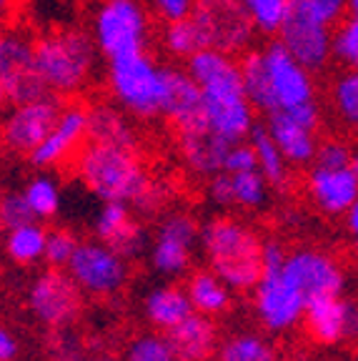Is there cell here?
<instances>
[{"instance_id": "obj_1", "label": "cell", "mask_w": 358, "mask_h": 361, "mask_svg": "<svg viewBox=\"0 0 358 361\" xmlns=\"http://www.w3.org/2000/svg\"><path fill=\"white\" fill-rule=\"evenodd\" d=\"M75 176L101 203H128L140 214H158L171 196L161 180H153L138 151L130 148L88 141L75 156Z\"/></svg>"}, {"instance_id": "obj_2", "label": "cell", "mask_w": 358, "mask_h": 361, "mask_svg": "<svg viewBox=\"0 0 358 361\" xmlns=\"http://www.w3.org/2000/svg\"><path fill=\"white\" fill-rule=\"evenodd\" d=\"M203 259L233 291H251L264 276V238L235 216H211L201 224Z\"/></svg>"}, {"instance_id": "obj_3", "label": "cell", "mask_w": 358, "mask_h": 361, "mask_svg": "<svg viewBox=\"0 0 358 361\" xmlns=\"http://www.w3.org/2000/svg\"><path fill=\"white\" fill-rule=\"evenodd\" d=\"M98 45L90 30L56 28L35 40V68L51 96H75L88 88L98 68Z\"/></svg>"}, {"instance_id": "obj_4", "label": "cell", "mask_w": 358, "mask_h": 361, "mask_svg": "<svg viewBox=\"0 0 358 361\" xmlns=\"http://www.w3.org/2000/svg\"><path fill=\"white\" fill-rule=\"evenodd\" d=\"M168 66L153 61L148 51L108 61L106 83L113 103L133 121H153L163 116Z\"/></svg>"}, {"instance_id": "obj_5", "label": "cell", "mask_w": 358, "mask_h": 361, "mask_svg": "<svg viewBox=\"0 0 358 361\" xmlns=\"http://www.w3.org/2000/svg\"><path fill=\"white\" fill-rule=\"evenodd\" d=\"M146 0H98L90 13V35L108 61L148 51L153 33Z\"/></svg>"}, {"instance_id": "obj_6", "label": "cell", "mask_w": 358, "mask_h": 361, "mask_svg": "<svg viewBox=\"0 0 358 361\" xmlns=\"http://www.w3.org/2000/svg\"><path fill=\"white\" fill-rule=\"evenodd\" d=\"M201 241V224L188 211H168L158 221L148 246V264L158 276L180 279L193 271V254Z\"/></svg>"}, {"instance_id": "obj_7", "label": "cell", "mask_w": 358, "mask_h": 361, "mask_svg": "<svg viewBox=\"0 0 358 361\" xmlns=\"http://www.w3.org/2000/svg\"><path fill=\"white\" fill-rule=\"evenodd\" d=\"M66 271L83 293L95 299H111L128 286L130 261H125L108 243L93 238V241H80Z\"/></svg>"}, {"instance_id": "obj_8", "label": "cell", "mask_w": 358, "mask_h": 361, "mask_svg": "<svg viewBox=\"0 0 358 361\" xmlns=\"http://www.w3.org/2000/svg\"><path fill=\"white\" fill-rule=\"evenodd\" d=\"M190 18L196 20L206 48L241 56L251 51L256 40V28L241 0H196Z\"/></svg>"}, {"instance_id": "obj_9", "label": "cell", "mask_w": 358, "mask_h": 361, "mask_svg": "<svg viewBox=\"0 0 358 361\" xmlns=\"http://www.w3.org/2000/svg\"><path fill=\"white\" fill-rule=\"evenodd\" d=\"M278 43L306 71H323L331 53V25L321 20L311 0H291L288 16L278 30Z\"/></svg>"}, {"instance_id": "obj_10", "label": "cell", "mask_w": 358, "mask_h": 361, "mask_svg": "<svg viewBox=\"0 0 358 361\" xmlns=\"http://www.w3.org/2000/svg\"><path fill=\"white\" fill-rule=\"evenodd\" d=\"M25 301L30 314L43 326L58 331V329H70V324L78 319L83 309V291L68 276L66 269H48L30 281Z\"/></svg>"}, {"instance_id": "obj_11", "label": "cell", "mask_w": 358, "mask_h": 361, "mask_svg": "<svg viewBox=\"0 0 358 361\" xmlns=\"http://www.w3.org/2000/svg\"><path fill=\"white\" fill-rule=\"evenodd\" d=\"M258 324L271 334H288L303 322L306 301L285 279L283 269H266L261 281L251 288Z\"/></svg>"}, {"instance_id": "obj_12", "label": "cell", "mask_w": 358, "mask_h": 361, "mask_svg": "<svg viewBox=\"0 0 358 361\" xmlns=\"http://www.w3.org/2000/svg\"><path fill=\"white\" fill-rule=\"evenodd\" d=\"M0 85L13 106L51 96L35 68V40L28 35L3 33L0 38Z\"/></svg>"}, {"instance_id": "obj_13", "label": "cell", "mask_w": 358, "mask_h": 361, "mask_svg": "<svg viewBox=\"0 0 358 361\" xmlns=\"http://www.w3.org/2000/svg\"><path fill=\"white\" fill-rule=\"evenodd\" d=\"M343 269L336 254L321 248H296L285 256L283 274L298 288L306 306L323 296H341Z\"/></svg>"}, {"instance_id": "obj_14", "label": "cell", "mask_w": 358, "mask_h": 361, "mask_svg": "<svg viewBox=\"0 0 358 361\" xmlns=\"http://www.w3.org/2000/svg\"><path fill=\"white\" fill-rule=\"evenodd\" d=\"M61 106L56 96L30 103H16L0 121V143L11 153H30L45 141L56 123Z\"/></svg>"}, {"instance_id": "obj_15", "label": "cell", "mask_w": 358, "mask_h": 361, "mask_svg": "<svg viewBox=\"0 0 358 361\" xmlns=\"http://www.w3.org/2000/svg\"><path fill=\"white\" fill-rule=\"evenodd\" d=\"M88 143V108L80 103L61 106L56 123L45 141L30 153V164L38 171H53L78 156Z\"/></svg>"}, {"instance_id": "obj_16", "label": "cell", "mask_w": 358, "mask_h": 361, "mask_svg": "<svg viewBox=\"0 0 358 361\" xmlns=\"http://www.w3.org/2000/svg\"><path fill=\"white\" fill-rule=\"evenodd\" d=\"M93 233L98 241L116 248L125 261H135L138 256L148 254L151 246L146 226L135 219L128 203H101L93 219Z\"/></svg>"}, {"instance_id": "obj_17", "label": "cell", "mask_w": 358, "mask_h": 361, "mask_svg": "<svg viewBox=\"0 0 358 361\" xmlns=\"http://www.w3.org/2000/svg\"><path fill=\"white\" fill-rule=\"evenodd\" d=\"M261 51H264L266 58V68H268V78L271 85H273L278 111H291V108L314 101L316 85L314 78H311V71H306L278 40L268 43Z\"/></svg>"}, {"instance_id": "obj_18", "label": "cell", "mask_w": 358, "mask_h": 361, "mask_svg": "<svg viewBox=\"0 0 358 361\" xmlns=\"http://www.w3.org/2000/svg\"><path fill=\"white\" fill-rule=\"evenodd\" d=\"M175 141L183 166L198 178H211V176L223 171L226 153L230 143L213 133L206 126V118H198L188 126L175 128Z\"/></svg>"}, {"instance_id": "obj_19", "label": "cell", "mask_w": 358, "mask_h": 361, "mask_svg": "<svg viewBox=\"0 0 358 361\" xmlns=\"http://www.w3.org/2000/svg\"><path fill=\"white\" fill-rule=\"evenodd\" d=\"M308 201L326 216H341L358 201V176L351 169L311 166L303 180Z\"/></svg>"}, {"instance_id": "obj_20", "label": "cell", "mask_w": 358, "mask_h": 361, "mask_svg": "<svg viewBox=\"0 0 358 361\" xmlns=\"http://www.w3.org/2000/svg\"><path fill=\"white\" fill-rule=\"evenodd\" d=\"M185 71L203 96H238L243 90L241 61L235 56L221 53L216 48H203L193 58L185 61Z\"/></svg>"}, {"instance_id": "obj_21", "label": "cell", "mask_w": 358, "mask_h": 361, "mask_svg": "<svg viewBox=\"0 0 358 361\" xmlns=\"http://www.w3.org/2000/svg\"><path fill=\"white\" fill-rule=\"evenodd\" d=\"M203 118L213 133L233 146L251 138V130L256 128V108L251 106L246 93L203 96Z\"/></svg>"}, {"instance_id": "obj_22", "label": "cell", "mask_w": 358, "mask_h": 361, "mask_svg": "<svg viewBox=\"0 0 358 361\" xmlns=\"http://www.w3.org/2000/svg\"><path fill=\"white\" fill-rule=\"evenodd\" d=\"M166 336H168L178 361H211L221 344L216 322L211 316L196 314V311L175 329H171Z\"/></svg>"}, {"instance_id": "obj_23", "label": "cell", "mask_w": 358, "mask_h": 361, "mask_svg": "<svg viewBox=\"0 0 358 361\" xmlns=\"http://www.w3.org/2000/svg\"><path fill=\"white\" fill-rule=\"evenodd\" d=\"M88 141L138 151L140 135L133 118L116 103H98L88 108Z\"/></svg>"}, {"instance_id": "obj_24", "label": "cell", "mask_w": 358, "mask_h": 361, "mask_svg": "<svg viewBox=\"0 0 358 361\" xmlns=\"http://www.w3.org/2000/svg\"><path fill=\"white\" fill-rule=\"evenodd\" d=\"M163 118H168L173 128L188 126L203 118V93L190 78L188 71L168 68L166 75V98H163Z\"/></svg>"}, {"instance_id": "obj_25", "label": "cell", "mask_w": 358, "mask_h": 361, "mask_svg": "<svg viewBox=\"0 0 358 361\" xmlns=\"http://www.w3.org/2000/svg\"><path fill=\"white\" fill-rule=\"evenodd\" d=\"M190 314H193V306H190L183 286L158 283V286L148 288V293L143 296V316L156 331L168 334L180 322H185Z\"/></svg>"}, {"instance_id": "obj_26", "label": "cell", "mask_w": 358, "mask_h": 361, "mask_svg": "<svg viewBox=\"0 0 358 361\" xmlns=\"http://www.w3.org/2000/svg\"><path fill=\"white\" fill-rule=\"evenodd\" d=\"M346 314H348L346 299H341V296H323V299H316L306 306L301 324L314 344L333 346L343 341Z\"/></svg>"}, {"instance_id": "obj_27", "label": "cell", "mask_w": 358, "mask_h": 361, "mask_svg": "<svg viewBox=\"0 0 358 361\" xmlns=\"http://www.w3.org/2000/svg\"><path fill=\"white\" fill-rule=\"evenodd\" d=\"M268 128L271 138L276 141L278 151L283 153V158L288 161V166H306L316 158V148H319V141H316L314 130L303 128L301 123L288 116L283 111H276L268 116Z\"/></svg>"}, {"instance_id": "obj_28", "label": "cell", "mask_w": 358, "mask_h": 361, "mask_svg": "<svg viewBox=\"0 0 358 361\" xmlns=\"http://www.w3.org/2000/svg\"><path fill=\"white\" fill-rule=\"evenodd\" d=\"M183 288L196 314L218 319L233 306V288L211 269H193L185 276Z\"/></svg>"}, {"instance_id": "obj_29", "label": "cell", "mask_w": 358, "mask_h": 361, "mask_svg": "<svg viewBox=\"0 0 358 361\" xmlns=\"http://www.w3.org/2000/svg\"><path fill=\"white\" fill-rule=\"evenodd\" d=\"M241 75H243V90H246V98L251 101V106L256 111L271 113L278 111V103L273 96V85L268 78V68H266L264 51H248L241 58Z\"/></svg>"}, {"instance_id": "obj_30", "label": "cell", "mask_w": 358, "mask_h": 361, "mask_svg": "<svg viewBox=\"0 0 358 361\" xmlns=\"http://www.w3.org/2000/svg\"><path fill=\"white\" fill-rule=\"evenodd\" d=\"M248 141L256 148L258 171L268 180V186L278 188V191H285V188L291 186V166H288V161L283 158V153L278 151L276 141L271 138L268 128L256 123V128L251 130V138H248Z\"/></svg>"}, {"instance_id": "obj_31", "label": "cell", "mask_w": 358, "mask_h": 361, "mask_svg": "<svg viewBox=\"0 0 358 361\" xmlns=\"http://www.w3.org/2000/svg\"><path fill=\"white\" fill-rule=\"evenodd\" d=\"M45 241H48V231L38 221L16 226L3 233V248H6L8 259L18 266L40 264L45 256Z\"/></svg>"}, {"instance_id": "obj_32", "label": "cell", "mask_w": 358, "mask_h": 361, "mask_svg": "<svg viewBox=\"0 0 358 361\" xmlns=\"http://www.w3.org/2000/svg\"><path fill=\"white\" fill-rule=\"evenodd\" d=\"M276 349L264 334L235 331L226 336L216 351V361H273Z\"/></svg>"}, {"instance_id": "obj_33", "label": "cell", "mask_w": 358, "mask_h": 361, "mask_svg": "<svg viewBox=\"0 0 358 361\" xmlns=\"http://www.w3.org/2000/svg\"><path fill=\"white\" fill-rule=\"evenodd\" d=\"M161 45L163 51L168 53L171 58H175V61H188V58H193L198 51L206 48V40H203L196 20L183 18V20H173L163 25Z\"/></svg>"}, {"instance_id": "obj_34", "label": "cell", "mask_w": 358, "mask_h": 361, "mask_svg": "<svg viewBox=\"0 0 358 361\" xmlns=\"http://www.w3.org/2000/svg\"><path fill=\"white\" fill-rule=\"evenodd\" d=\"M23 196H25V201H28V206L33 209L38 221H48L53 216H58V211L63 206L61 183L45 171H38L35 176H30L25 188H23Z\"/></svg>"}, {"instance_id": "obj_35", "label": "cell", "mask_w": 358, "mask_h": 361, "mask_svg": "<svg viewBox=\"0 0 358 361\" xmlns=\"http://www.w3.org/2000/svg\"><path fill=\"white\" fill-rule=\"evenodd\" d=\"M328 101L343 128L348 133H358V71H348L333 78Z\"/></svg>"}, {"instance_id": "obj_36", "label": "cell", "mask_w": 358, "mask_h": 361, "mask_svg": "<svg viewBox=\"0 0 358 361\" xmlns=\"http://www.w3.org/2000/svg\"><path fill=\"white\" fill-rule=\"evenodd\" d=\"M233 183V206L243 211H258L268 203L271 186L261 171H248V173H230Z\"/></svg>"}, {"instance_id": "obj_37", "label": "cell", "mask_w": 358, "mask_h": 361, "mask_svg": "<svg viewBox=\"0 0 358 361\" xmlns=\"http://www.w3.org/2000/svg\"><path fill=\"white\" fill-rule=\"evenodd\" d=\"M123 361H178L168 336L163 331H143L125 344Z\"/></svg>"}, {"instance_id": "obj_38", "label": "cell", "mask_w": 358, "mask_h": 361, "mask_svg": "<svg viewBox=\"0 0 358 361\" xmlns=\"http://www.w3.org/2000/svg\"><path fill=\"white\" fill-rule=\"evenodd\" d=\"M241 3L256 33L264 35H278L280 25L288 16V8H291V0H241Z\"/></svg>"}, {"instance_id": "obj_39", "label": "cell", "mask_w": 358, "mask_h": 361, "mask_svg": "<svg viewBox=\"0 0 358 361\" xmlns=\"http://www.w3.org/2000/svg\"><path fill=\"white\" fill-rule=\"evenodd\" d=\"M331 53L348 68L358 71V20L351 18V13L336 25H331Z\"/></svg>"}, {"instance_id": "obj_40", "label": "cell", "mask_w": 358, "mask_h": 361, "mask_svg": "<svg viewBox=\"0 0 358 361\" xmlns=\"http://www.w3.org/2000/svg\"><path fill=\"white\" fill-rule=\"evenodd\" d=\"M83 238L75 236L70 228H53L48 231V241H45V256L43 261L48 264V269H66L70 264V259L78 251Z\"/></svg>"}, {"instance_id": "obj_41", "label": "cell", "mask_w": 358, "mask_h": 361, "mask_svg": "<svg viewBox=\"0 0 358 361\" xmlns=\"http://www.w3.org/2000/svg\"><path fill=\"white\" fill-rule=\"evenodd\" d=\"M30 221H38V219H35L33 209L28 206L23 191H8L0 196V226H3V231L23 224H30Z\"/></svg>"}, {"instance_id": "obj_42", "label": "cell", "mask_w": 358, "mask_h": 361, "mask_svg": "<svg viewBox=\"0 0 358 361\" xmlns=\"http://www.w3.org/2000/svg\"><path fill=\"white\" fill-rule=\"evenodd\" d=\"M356 153L358 151H353L341 138H326L316 148L314 166H319V169H351Z\"/></svg>"}, {"instance_id": "obj_43", "label": "cell", "mask_w": 358, "mask_h": 361, "mask_svg": "<svg viewBox=\"0 0 358 361\" xmlns=\"http://www.w3.org/2000/svg\"><path fill=\"white\" fill-rule=\"evenodd\" d=\"M223 171L226 173H248V171H258L256 148L251 146V141L233 143V146L228 148L226 161H223Z\"/></svg>"}, {"instance_id": "obj_44", "label": "cell", "mask_w": 358, "mask_h": 361, "mask_svg": "<svg viewBox=\"0 0 358 361\" xmlns=\"http://www.w3.org/2000/svg\"><path fill=\"white\" fill-rule=\"evenodd\" d=\"M146 6L151 8V13L163 23H173L190 18L196 0H146Z\"/></svg>"}, {"instance_id": "obj_45", "label": "cell", "mask_w": 358, "mask_h": 361, "mask_svg": "<svg viewBox=\"0 0 358 361\" xmlns=\"http://www.w3.org/2000/svg\"><path fill=\"white\" fill-rule=\"evenodd\" d=\"M206 198L216 209H233V183H230V173L221 171V173L211 176L206 183Z\"/></svg>"}, {"instance_id": "obj_46", "label": "cell", "mask_w": 358, "mask_h": 361, "mask_svg": "<svg viewBox=\"0 0 358 361\" xmlns=\"http://www.w3.org/2000/svg\"><path fill=\"white\" fill-rule=\"evenodd\" d=\"M311 6L321 16V20L328 25H336L338 20L348 16V0H311Z\"/></svg>"}, {"instance_id": "obj_47", "label": "cell", "mask_w": 358, "mask_h": 361, "mask_svg": "<svg viewBox=\"0 0 358 361\" xmlns=\"http://www.w3.org/2000/svg\"><path fill=\"white\" fill-rule=\"evenodd\" d=\"M348 314H346V331H343V341L351 351L358 354V299H346Z\"/></svg>"}, {"instance_id": "obj_48", "label": "cell", "mask_w": 358, "mask_h": 361, "mask_svg": "<svg viewBox=\"0 0 358 361\" xmlns=\"http://www.w3.org/2000/svg\"><path fill=\"white\" fill-rule=\"evenodd\" d=\"M20 356V338L8 326H0V361H16Z\"/></svg>"}, {"instance_id": "obj_49", "label": "cell", "mask_w": 358, "mask_h": 361, "mask_svg": "<svg viewBox=\"0 0 358 361\" xmlns=\"http://www.w3.org/2000/svg\"><path fill=\"white\" fill-rule=\"evenodd\" d=\"M18 13V0H0V25L11 23Z\"/></svg>"}, {"instance_id": "obj_50", "label": "cell", "mask_w": 358, "mask_h": 361, "mask_svg": "<svg viewBox=\"0 0 358 361\" xmlns=\"http://www.w3.org/2000/svg\"><path fill=\"white\" fill-rule=\"evenodd\" d=\"M346 226H348V231L358 236V201L346 211Z\"/></svg>"}, {"instance_id": "obj_51", "label": "cell", "mask_w": 358, "mask_h": 361, "mask_svg": "<svg viewBox=\"0 0 358 361\" xmlns=\"http://www.w3.org/2000/svg\"><path fill=\"white\" fill-rule=\"evenodd\" d=\"M73 361H116V359L106 354H80V356H75Z\"/></svg>"}, {"instance_id": "obj_52", "label": "cell", "mask_w": 358, "mask_h": 361, "mask_svg": "<svg viewBox=\"0 0 358 361\" xmlns=\"http://www.w3.org/2000/svg\"><path fill=\"white\" fill-rule=\"evenodd\" d=\"M348 13H351V18L358 20V0H348Z\"/></svg>"}, {"instance_id": "obj_53", "label": "cell", "mask_w": 358, "mask_h": 361, "mask_svg": "<svg viewBox=\"0 0 358 361\" xmlns=\"http://www.w3.org/2000/svg\"><path fill=\"white\" fill-rule=\"evenodd\" d=\"M8 98H6V90H3V85H0V113H3V108H6Z\"/></svg>"}, {"instance_id": "obj_54", "label": "cell", "mask_w": 358, "mask_h": 361, "mask_svg": "<svg viewBox=\"0 0 358 361\" xmlns=\"http://www.w3.org/2000/svg\"><path fill=\"white\" fill-rule=\"evenodd\" d=\"M353 254H356V256H358V241H356V246H353Z\"/></svg>"}, {"instance_id": "obj_55", "label": "cell", "mask_w": 358, "mask_h": 361, "mask_svg": "<svg viewBox=\"0 0 358 361\" xmlns=\"http://www.w3.org/2000/svg\"><path fill=\"white\" fill-rule=\"evenodd\" d=\"M0 241H3V226H0Z\"/></svg>"}, {"instance_id": "obj_56", "label": "cell", "mask_w": 358, "mask_h": 361, "mask_svg": "<svg viewBox=\"0 0 358 361\" xmlns=\"http://www.w3.org/2000/svg\"><path fill=\"white\" fill-rule=\"evenodd\" d=\"M273 361H291V359H273Z\"/></svg>"}, {"instance_id": "obj_57", "label": "cell", "mask_w": 358, "mask_h": 361, "mask_svg": "<svg viewBox=\"0 0 358 361\" xmlns=\"http://www.w3.org/2000/svg\"><path fill=\"white\" fill-rule=\"evenodd\" d=\"M0 38H3V33H0Z\"/></svg>"}]
</instances>
